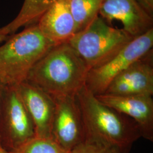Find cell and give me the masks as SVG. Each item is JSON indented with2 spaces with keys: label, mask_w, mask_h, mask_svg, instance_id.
I'll return each instance as SVG.
<instances>
[{
  "label": "cell",
  "mask_w": 153,
  "mask_h": 153,
  "mask_svg": "<svg viewBox=\"0 0 153 153\" xmlns=\"http://www.w3.org/2000/svg\"><path fill=\"white\" fill-rule=\"evenodd\" d=\"M76 99L82 115L85 141L95 142L123 153H130L141 135L131 119L106 105L86 86Z\"/></svg>",
  "instance_id": "obj_1"
},
{
  "label": "cell",
  "mask_w": 153,
  "mask_h": 153,
  "mask_svg": "<svg viewBox=\"0 0 153 153\" xmlns=\"http://www.w3.org/2000/svg\"><path fill=\"white\" fill-rule=\"evenodd\" d=\"M89 71L68 43L57 44L33 67L26 81L53 98L76 97L85 86Z\"/></svg>",
  "instance_id": "obj_2"
},
{
  "label": "cell",
  "mask_w": 153,
  "mask_h": 153,
  "mask_svg": "<svg viewBox=\"0 0 153 153\" xmlns=\"http://www.w3.org/2000/svg\"><path fill=\"white\" fill-rule=\"evenodd\" d=\"M56 45L37 23L11 36L0 46V84L14 86L26 81L33 67Z\"/></svg>",
  "instance_id": "obj_3"
},
{
  "label": "cell",
  "mask_w": 153,
  "mask_h": 153,
  "mask_svg": "<svg viewBox=\"0 0 153 153\" xmlns=\"http://www.w3.org/2000/svg\"><path fill=\"white\" fill-rule=\"evenodd\" d=\"M134 38L123 28L112 27L98 16L68 43L90 70L108 60Z\"/></svg>",
  "instance_id": "obj_4"
},
{
  "label": "cell",
  "mask_w": 153,
  "mask_h": 153,
  "mask_svg": "<svg viewBox=\"0 0 153 153\" xmlns=\"http://www.w3.org/2000/svg\"><path fill=\"white\" fill-rule=\"evenodd\" d=\"M35 136L34 126L18 85L3 87L0 99V143L7 152Z\"/></svg>",
  "instance_id": "obj_5"
},
{
  "label": "cell",
  "mask_w": 153,
  "mask_h": 153,
  "mask_svg": "<svg viewBox=\"0 0 153 153\" xmlns=\"http://www.w3.org/2000/svg\"><path fill=\"white\" fill-rule=\"evenodd\" d=\"M153 28L133 39L108 60L88 71L85 86L94 95L103 94L121 72L153 49Z\"/></svg>",
  "instance_id": "obj_6"
},
{
  "label": "cell",
  "mask_w": 153,
  "mask_h": 153,
  "mask_svg": "<svg viewBox=\"0 0 153 153\" xmlns=\"http://www.w3.org/2000/svg\"><path fill=\"white\" fill-rule=\"evenodd\" d=\"M51 138L66 152L85 141L82 115L76 97L54 98Z\"/></svg>",
  "instance_id": "obj_7"
},
{
  "label": "cell",
  "mask_w": 153,
  "mask_h": 153,
  "mask_svg": "<svg viewBox=\"0 0 153 153\" xmlns=\"http://www.w3.org/2000/svg\"><path fill=\"white\" fill-rule=\"evenodd\" d=\"M103 94L118 96L152 97L153 49L116 76Z\"/></svg>",
  "instance_id": "obj_8"
},
{
  "label": "cell",
  "mask_w": 153,
  "mask_h": 153,
  "mask_svg": "<svg viewBox=\"0 0 153 153\" xmlns=\"http://www.w3.org/2000/svg\"><path fill=\"white\" fill-rule=\"evenodd\" d=\"M99 14L108 22L119 21L134 38L153 28V17L136 0H103Z\"/></svg>",
  "instance_id": "obj_9"
},
{
  "label": "cell",
  "mask_w": 153,
  "mask_h": 153,
  "mask_svg": "<svg viewBox=\"0 0 153 153\" xmlns=\"http://www.w3.org/2000/svg\"><path fill=\"white\" fill-rule=\"evenodd\" d=\"M22 102L33 121L35 136L51 138L55 99L42 89L25 81L18 85Z\"/></svg>",
  "instance_id": "obj_10"
},
{
  "label": "cell",
  "mask_w": 153,
  "mask_h": 153,
  "mask_svg": "<svg viewBox=\"0 0 153 153\" xmlns=\"http://www.w3.org/2000/svg\"><path fill=\"white\" fill-rule=\"evenodd\" d=\"M95 96L103 104L131 119L138 126L141 137L153 142L152 97L118 96L107 94Z\"/></svg>",
  "instance_id": "obj_11"
},
{
  "label": "cell",
  "mask_w": 153,
  "mask_h": 153,
  "mask_svg": "<svg viewBox=\"0 0 153 153\" xmlns=\"http://www.w3.org/2000/svg\"><path fill=\"white\" fill-rule=\"evenodd\" d=\"M37 25L44 36L55 43H68L76 33L69 0H57L39 18Z\"/></svg>",
  "instance_id": "obj_12"
},
{
  "label": "cell",
  "mask_w": 153,
  "mask_h": 153,
  "mask_svg": "<svg viewBox=\"0 0 153 153\" xmlns=\"http://www.w3.org/2000/svg\"><path fill=\"white\" fill-rule=\"evenodd\" d=\"M57 0H25L18 16L11 22L0 28L4 35L8 36L23 26L37 23L39 18Z\"/></svg>",
  "instance_id": "obj_13"
},
{
  "label": "cell",
  "mask_w": 153,
  "mask_h": 153,
  "mask_svg": "<svg viewBox=\"0 0 153 153\" xmlns=\"http://www.w3.org/2000/svg\"><path fill=\"white\" fill-rule=\"evenodd\" d=\"M69 1L78 33L88 27L98 16L103 0H69Z\"/></svg>",
  "instance_id": "obj_14"
},
{
  "label": "cell",
  "mask_w": 153,
  "mask_h": 153,
  "mask_svg": "<svg viewBox=\"0 0 153 153\" xmlns=\"http://www.w3.org/2000/svg\"><path fill=\"white\" fill-rule=\"evenodd\" d=\"M8 153H69L61 148L51 138L34 136L13 149Z\"/></svg>",
  "instance_id": "obj_15"
},
{
  "label": "cell",
  "mask_w": 153,
  "mask_h": 153,
  "mask_svg": "<svg viewBox=\"0 0 153 153\" xmlns=\"http://www.w3.org/2000/svg\"><path fill=\"white\" fill-rule=\"evenodd\" d=\"M69 153H123L113 148L95 142L84 141Z\"/></svg>",
  "instance_id": "obj_16"
},
{
  "label": "cell",
  "mask_w": 153,
  "mask_h": 153,
  "mask_svg": "<svg viewBox=\"0 0 153 153\" xmlns=\"http://www.w3.org/2000/svg\"><path fill=\"white\" fill-rule=\"evenodd\" d=\"M145 10L153 17V0H136Z\"/></svg>",
  "instance_id": "obj_17"
},
{
  "label": "cell",
  "mask_w": 153,
  "mask_h": 153,
  "mask_svg": "<svg viewBox=\"0 0 153 153\" xmlns=\"http://www.w3.org/2000/svg\"><path fill=\"white\" fill-rule=\"evenodd\" d=\"M7 38H8V36L4 35L2 33H1V30H0V43L6 40Z\"/></svg>",
  "instance_id": "obj_18"
},
{
  "label": "cell",
  "mask_w": 153,
  "mask_h": 153,
  "mask_svg": "<svg viewBox=\"0 0 153 153\" xmlns=\"http://www.w3.org/2000/svg\"><path fill=\"white\" fill-rule=\"evenodd\" d=\"M0 153H8L5 149L3 148V146H2L1 143H0Z\"/></svg>",
  "instance_id": "obj_19"
},
{
  "label": "cell",
  "mask_w": 153,
  "mask_h": 153,
  "mask_svg": "<svg viewBox=\"0 0 153 153\" xmlns=\"http://www.w3.org/2000/svg\"><path fill=\"white\" fill-rule=\"evenodd\" d=\"M3 87H4V86H2V85L0 84V99H1V94H2V91Z\"/></svg>",
  "instance_id": "obj_20"
}]
</instances>
